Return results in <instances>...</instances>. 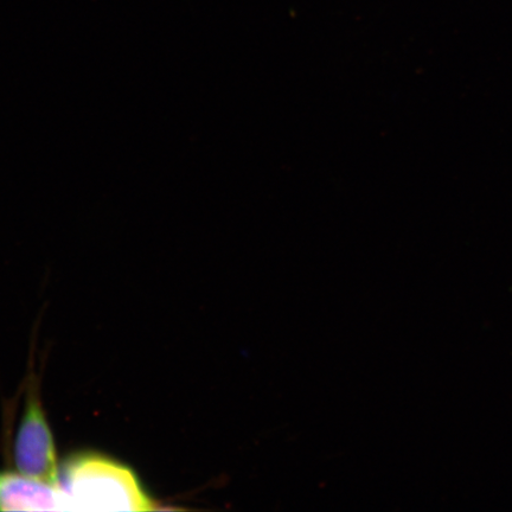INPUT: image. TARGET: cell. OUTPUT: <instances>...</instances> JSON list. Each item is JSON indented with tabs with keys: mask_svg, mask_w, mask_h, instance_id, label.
Segmentation results:
<instances>
[{
	"mask_svg": "<svg viewBox=\"0 0 512 512\" xmlns=\"http://www.w3.org/2000/svg\"><path fill=\"white\" fill-rule=\"evenodd\" d=\"M67 511H151L147 495L130 467L96 453L69 458L60 470Z\"/></svg>",
	"mask_w": 512,
	"mask_h": 512,
	"instance_id": "cell-1",
	"label": "cell"
},
{
	"mask_svg": "<svg viewBox=\"0 0 512 512\" xmlns=\"http://www.w3.org/2000/svg\"><path fill=\"white\" fill-rule=\"evenodd\" d=\"M14 459L22 475L59 485L60 467L55 441L36 389L30 390L19 422Z\"/></svg>",
	"mask_w": 512,
	"mask_h": 512,
	"instance_id": "cell-2",
	"label": "cell"
},
{
	"mask_svg": "<svg viewBox=\"0 0 512 512\" xmlns=\"http://www.w3.org/2000/svg\"><path fill=\"white\" fill-rule=\"evenodd\" d=\"M0 511H67V502L60 485L0 473Z\"/></svg>",
	"mask_w": 512,
	"mask_h": 512,
	"instance_id": "cell-3",
	"label": "cell"
}]
</instances>
